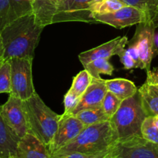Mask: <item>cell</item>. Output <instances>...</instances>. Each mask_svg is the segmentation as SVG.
<instances>
[{
    "mask_svg": "<svg viewBox=\"0 0 158 158\" xmlns=\"http://www.w3.org/2000/svg\"><path fill=\"white\" fill-rule=\"evenodd\" d=\"M43 28L33 12L19 17L8 24L0 32L4 48V60L33 58Z\"/></svg>",
    "mask_w": 158,
    "mask_h": 158,
    "instance_id": "1",
    "label": "cell"
},
{
    "mask_svg": "<svg viewBox=\"0 0 158 158\" xmlns=\"http://www.w3.org/2000/svg\"><path fill=\"white\" fill-rule=\"evenodd\" d=\"M117 137L109 120L85 126L71 141L51 154V158L71 154H95L111 149L117 142Z\"/></svg>",
    "mask_w": 158,
    "mask_h": 158,
    "instance_id": "2",
    "label": "cell"
},
{
    "mask_svg": "<svg viewBox=\"0 0 158 158\" xmlns=\"http://www.w3.org/2000/svg\"><path fill=\"white\" fill-rule=\"evenodd\" d=\"M28 133L37 137L46 147L54 139L58 127L60 115L48 107L37 93L23 100Z\"/></svg>",
    "mask_w": 158,
    "mask_h": 158,
    "instance_id": "3",
    "label": "cell"
},
{
    "mask_svg": "<svg viewBox=\"0 0 158 158\" xmlns=\"http://www.w3.org/2000/svg\"><path fill=\"white\" fill-rule=\"evenodd\" d=\"M147 117L139 93L122 100L116 114L109 119L118 140L141 136V126ZM117 140V141H118Z\"/></svg>",
    "mask_w": 158,
    "mask_h": 158,
    "instance_id": "4",
    "label": "cell"
},
{
    "mask_svg": "<svg viewBox=\"0 0 158 158\" xmlns=\"http://www.w3.org/2000/svg\"><path fill=\"white\" fill-rule=\"evenodd\" d=\"M33 58H12L11 66V93L9 94L26 100L36 93L33 83L32 63Z\"/></svg>",
    "mask_w": 158,
    "mask_h": 158,
    "instance_id": "5",
    "label": "cell"
},
{
    "mask_svg": "<svg viewBox=\"0 0 158 158\" xmlns=\"http://www.w3.org/2000/svg\"><path fill=\"white\" fill-rule=\"evenodd\" d=\"M111 158H158V144L136 136L118 140L110 149Z\"/></svg>",
    "mask_w": 158,
    "mask_h": 158,
    "instance_id": "6",
    "label": "cell"
},
{
    "mask_svg": "<svg viewBox=\"0 0 158 158\" xmlns=\"http://www.w3.org/2000/svg\"><path fill=\"white\" fill-rule=\"evenodd\" d=\"M0 112L5 123L19 138L28 134L23 100L9 94L7 101L0 106Z\"/></svg>",
    "mask_w": 158,
    "mask_h": 158,
    "instance_id": "7",
    "label": "cell"
},
{
    "mask_svg": "<svg viewBox=\"0 0 158 158\" xmlns=\"http://www.w3.org/2000/svg\"><path fill=\"white\" fill-rule=\"evenodd\" d=\"M93 17L97 23L109 25L119 29L139 23H148L143 12L130 6H125L110 13L93 14Z\"/></svg>",
    "mask_w": 158,
    "mask_h": 158,
    "instance_id": "8",
    "label": "cell"
},
{
    "mask_svg": "<svg viewBox=\"0 0 158 158\" xmlns=\"http://www.w3.org/2000/svg\"><path fill=\"white\" fill-rule=\"evenodd\" d=\"M92 0H66L53 19L52 24L64 22L96 23L90 11Z\"/></svg>",
    "mask_w": 158,
    "mask_h": 158,
    "instance_id": "9",
    "label": "cell"
},
{
    "mask_svg": "<svg viewBox=\"0 0 158 158\" xmlns=\"http://www.w3.org/2000/svg\"><path fill=\"white\" fill-rule=\"evenodd\" d=\"M150 23H139L130 41L134 43L139 52L140 69L150 70V64L154 52V29Z\"/></svg>",
    "mask_w": 158,
    "mask_h": 158,
    "instance_id": "10",
    "label": "cell"
},
{
    "mask_svg": "<svg viewBox=\"0 0 158 158\" xmlns=\"http://www.w3.org/2000/svg\"><path fill=\"white\" fill-rule=\"evenodd\" d=\"M85 127L84 123L74 114H63L60 115L56 134L48 147L50 155L75 138Z\"/></svg>",
    "mask_w": 158,
    "mask_h": 158,
    "instance_id": "11",
    "label": "cell"
},
{
    "mask_svg": "<svg viewBox=\"0 0 158 158\" xmlns=\"http://www.w3.org/2000/svg\"><path fill=\"white\" fill-rule=\"evenodd\" d=\"M128 39L126 36L117 37L103 43L100 46L94 47L89 50L81 52L78 55V59L84 66L93 60L98 59H109L112 56L122 53L128 44Z\"/></svg>",
    "mask_w": 158,
    "mask_h": 158,
    "instance_id": "12",
    "label": "cell"
},
{
    "mask_svg": "<svg viewBox=\"0 0 158 158\" xmlns=\"http://www.w3.org/2000/svg\"><path fill=\"white\" fill-rule=\"evenodd\" d=\"M9 158H51L48 148L28 133L19 141L13 155Z\"/></svg>",
    "mask_w": 158,
    "mask_h": 158,
    "instance_id": "13",
    "label": "cell"
},
{
    "mask_svg": "<svg viewBox=\"0 0 158 158\" xmlns=\"http://www.w3.org/2000/svg\"><path fill=\"white\" fill-rule=\"evenodd\" d=\"M107 91L104 80L93 78L90 86L80 98V101L72 114L75 115L83 110L101 106Z\"/></svg>",
    "mask_w": 158,
    "mask_h": 158,
    "instance_id": "14",
    "label": "cell"
},
{
    "mask_svg": "<svg viewBox=\"0 0 158 158\" xmlns=\"http://www.w3.org/2000/svg\"><path fill=\"white\" fill-rule=\"evenodd\" d=\"M66 0H35L33 3V13L37 22L43 27L52 24L54 15Z\"/></svg>",
    "mask_w": 158,
    "mask_h": 158,
    "instance_id": "15",
    "label": "cell"
},
{
    "mask_svg": "<svg viewBox=\"0 0 158 158\" xmlns=\"http://www.w3.org/2000/svg\"><path fill=\"white\" fill-rule=\"evenodd\" d=\"M147 117L158 116V86L146 81L138 89Z\"/></svg>",
    "mask_w": 158,
    "mask_h": 158,
    "instance_id": "16",
    "label": "cell"
},
{
    "mask_svg": "<svg viewBox=\"0 0 158 158\" xmlns=\"http://www.w3.org/2000/svg\"><path fill=\"white\" fill-rule=\"evenodd\" d=\"M20 140L5 123L0 112V158H9L13 155Z\"/></svg>",
    "mask_w": 158,
    "mask_h": 158,
    "instance_id": "17",
    "label": "cell"
},
{
    "mask_svg": "<svg viewBox=\"0 0 158 158\" xmlns=\"http://www.w3.org/2000/svg\"><path fill=\"white\" fill-rule=\"evenodd\" d=\"M104 81L107 90L114 94L121 100L133 97L138 91L134 83L126 79L117 78L112 80H104Z\"/></svg>",
    "mask_w": 158,
    "mask_h": 158,
    "instance_id": "18",
    "label": "cell"
},
{
    "mask_svg": "<svg viewBox=\"0 0 158 158\" xmlns=\"http://www.w3.org/2000/svg\"><path fill=\"white\" fill-rule=\"evenodd\" d=\"M126 6H133L146 14L148 23L158 27V0H120Z\"/></svg>",
    "mask_w": 158,
    "mask_h": 158,
    "instance_id": "19",
    "label": "cell"
},
{
    "mask_svg": "<svg viewBox=\"0 0 158 158\" xmlns=\"http://www.w3.org/2000/svg\"><path fill=\"white\" fill-rule=\"evenodd\" d=\"M75 116L85 126L103 123L109 120V117L106 115L101 106L81 110L77 113Z\"/></svg>",
    "mask_w": 158,
    "mask_h": 158,
    "instance_id": "20",
    "label": "cell"
},
{
    "mask_svg": "<svg viewBox=\"0 0 158 158\" xmlns=\"http://www.w3.org/2000/svg\"><path fill=\"white\" fill-rule=\"evenodd\" d=\"M85 69L89 73L92 78L97 80H102L100 75H112L114 71V67L108 62V59H98L93 60L84 66Z\"/></svg>",
    "mask_w": 158,
    "mask_h": 158,
    "instance_id": "21",
    "label": "cell"
},
{
    "mask_svg": "<svg viewBox=\"0 0 158 158\" xmlns=\"http://www.w3.org/2000/svg\"><path fill=\"white\" fill-rule=\"evenodd\" d=\"M92 79V77L90 75L89 73L85 69L74 77L69 91L77 95V97H81L84 93L91 84Z\"/></svg>",
    "mask_w": 158,
    "mask_h": 158,
    "instance_id": "22",
    "label": "cell"
},
{
    "mask_svg": "<svg viewBox=\"0 0 158 158\" xmlns=\"http://www.w3.org/2000/svg\"><path fill=\"white\" fill-rule=\"evenodd\" d=\"M125 6L126 5L120 0H102L91 3L90 11L92 14H106L119 10Z\"/></svg>",
    "mask_w": 158,
    "mask_h": 158,
    "instance_id": "23",
    "label": "cell"
},
{
    "mask_svg": "<svg viewBox=\"0 0 158 158\" xmlns=\"http://www.w3.org/2000/svg\"><path fill=\"white\" fill-rule=\"evenodd\" d=\"M141 136L148 141L158 144V128L153 117H147L141 126Z\"/></svg>",
    "mask_w": 158,
    "mask_h": 158,
    "instance_id": "24",
    "label": "cell"
},
{
    "mask_svg": "<svg viewBox=\"0 0 158 158\" xmlns=\"http://www.w3.org/2000/svg\"><path fill=\"white\" fill-rule=\"evenodd\" d=\"M11 93V66L9 60L0 64V94Z\"/></svg>",
    "mask_w": 158,
    "mask_h": 158,
    "instance_id": "25",
    "label": "cell"
},
{
    "mask_svg": "<svg viewBox=\"0 0 158 158\" xmlns=\"http://www.w3.org/2000/svg\"><path fill=\"white\" fill-rule=\"evenodd\" d=\"M122 100L118 98L117 97L112 94L109 91H107L105 97H104L101 106L103 110L106 114V115L109 117V119L114 115L120 106Z\"/></svg>",
    "mask_w": 158,
    "mask_h": 158,
    "instance_id": "26",
    "label": "cell"
},
{
    "mask_svg": "<svg viewBox=\"0 0 158 158\" xmlns=\"http://www.w3.org/2000/svg\"><path fill=\"white\" fill-rule=\"evenodd\" d=\"M15 19L11 0H0V32Z\"/></svg>",
    "mask_w": 158,
    "mask_h": 158,
    "instance_id": "27",
    "label": "cell"
},
{
    "mask_svg": "<svg viewBox=\"0 0 158 158\" xmlns=\"http://www.w3.org/2000/svg\"><path fill=\"white\" fill-rule=\"evenodd\" d=\"M35 0H11L15 19L33 12L32 6Z\"/></svg>",
    "mask_w": 158,
    "mask_h": 158,
    "instance_id": "28",
    "label": "cell"
},
{
    "mask_svg": "<svg viewBox=\"0 0 158 158\" xmlns=\"http://www.w3.org/2000/svg\"><path fill=\"white\" fill-rule=\"evenodd\" d=\"M81 97H77L74 94L68 90L65 94L64 99V114H72L74 110L77 107Z\"/></svg>",
    "mask_w": 158,
    "mask_h": 158,
    "instance_id": "29",
    "label": "cell"
},
{
    "mask_svg": "<svg viewBox=\"0 0 158 158\" xmlns=\"http://www.w3.org/2000/svg\"><path fill=\"white\" fill-rule=\"evenodd\" d=\"M55 158H111L110 157V149L108 151H102L100 153H95V154H68V155L62 156V157H55Z\"/></svg>",
    "mask_w": 158,
    "mask_h": 158,
    "instance_id": "30",
    "label": "cell"
},
{
    "mask_svg": "<svg viewBox=\"0 0 158 158\" xmlns=\"http://www.w3.org/2000/svg\"><path fill=\"white\" fill-rule=\"evenodd\" d=\"M119 59H120L121 63L123 65L124 69H131L139 67L138 63L135 60H133V58L127 53L126 51H125V49L122 53L119 54Z\"/></svg>",
    "mask_w": 158,
    "mask_h": 158,
    "instance_id": "31",
    "label": "cell"
},
{
    "mask_svg": "<svg viewBox=\"0 0 158 158\" xmlns=\"http://www.w3.org/2000/svg\"><path fill=\"white\" fill-rule=\"evenodd\" d=\"M149 83H153L158 86V69L149 70L147 72V80Z\"/></svg>",
    "mask_w": 158,
    "mask_h": 158,
    "instance_id": "32",
    "label": "cell"
},
{
    "mask_svg": "<svg viewBox=\"0 0 158 158\" xmlns=\"http://www.w3.org/2000/svg\"><path fill=\"white\" fill-rule=\"evenodd\" d=\"M4 60V48H3L2 42L1 35H0V64Z\"/></svg>",
    "mask_w": 158,
    "mask_h": 158,
    "instance_id": "33",
    "label": "cell"
},
{
    "mask_svg": "<svg viewBox=\"0 0 158 158\" xmlns=\"http://www.w3.org/2000/svg\"><path fill=\"white\" fill-rule=\"evenodd\" d=\"M153 117V122H154L156 127L158 128V116H155V117Z\"/></svg>",
    "mask_w": 158,
    "mask_h": 158,
    "instance_id": "34",
    "label": "cell"
},
{
    "mask_svg": "<svg viewBox=\"0 0 158 158\" xmlns=\"http://www.w3.org/2000/svg\"><path fill=\"white\" fill-rule=\"evenodd\" d=\"M154 45H156L158 46V35H154Z\"/></svg>",
    "mask_w": 158,
    "mask_h": 158,
    "instance_id": "35",
    "label": "cell"
},
{
    "mask_svg": "<svg viewBox=\"0 0 158 158\" xmlns=\"http://www.w3.org/2000/svg\"><path fill=\"white\" fill-rule=\"evenodd\" d=\"M93 2H100L102 1V0H92Z\"/></svg>",
    "mask_w": 158,
    "mask_h": 158,
    "instance_id": "36",
    "label": "cell"
}]
</instances>
